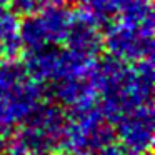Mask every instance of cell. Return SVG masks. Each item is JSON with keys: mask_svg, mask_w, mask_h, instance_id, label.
I'll return each instance as SVG.
<instances>
[{"mask_svg": "<svg viewBox=\"0 0 155 155\" xmlns=\"http://www.w3.org/2000/svg\"><path fill=\"white\" fill-rule=\"evenodd\" d=\"M0 48L5 58H15L24 48L20 42L18 15L8 7L5 0H0Z\"/></svg>", "mask_w": 155, "mask_h": 155, "instance_id": "9", "label": "cell"}, {"mask_svg": "<svg viewBox=\"0 0 155 155\" xmlns=\"http://www.w3.org/2000/svg\"><path fill=\"white\" fill-rule=\"evenodd\" d=\"M74 2H82V0H74Z\"/></svg>", "mask_w": 155, "mask_h": 155, "instance_id": "15", "label": "cell"}, {"mask_svg": "<svg viewBox=\"0 0 155 155\" xmlns=\"http://www.w3.org/2000/svg\"><path fill=\"white\" fill-rule=\"evenodd\" d=\"M65 44L68 50L74 54L97 60V55L104 48L102 27L80 8L72 14Z\"/></svg>", "mask_w": 155, "mask_h": 155, "instance_id": "7", "label": "cell"}, {"mask_svg": "<svg viewBox=\"0 0 155 155\" xmlns=\"http://www.w3.org/2000/svg\"><path fill=\"white\" fill-rule=\"evenodd\" d=\"M12 135H14V132H12L10 125L0 122V153L8 147V143L12 140Z\"/></svg>", "mask_w": 155, "mask_h": 155, "instance_id": "13", "label": "cell"}, {"mask_svg": "<svg viewBox=\"0 0 155 155\" xmlns=\"http://www.w3.org/2000/svg\"><path fill=\"white\" fill-rule=\"evenodd\" d=\"M0 155H34V153H32V152H28L27 148H24V147H20V145L14 143V142L10 140L8 147L5 148V150L2 152Z\"/></svg>", "mask_w": 155, "mask_h": 155, "instance_id": "14", "label": "cell"}, {"mask_svg": "<svg viewBox=\"0 0 155 155\" xmlns=\"http://www.w3.org/2000/svg\"><path fill=\"white\" fill-rule=\"evenodd\" d=\"M115 137L120 138V143L130 150L143 155L148 153L153 142V108L152 104L135 107L124 114L115 122Z\"/></svg>", "mask_w": 155, "mask_h": 155, "instance_id": "6", "label": "cell"}, {"mask_svg": "<svg viewBox=\"0 0 155 155\" xmlns=\"http://www.w3.org/2000/svg\"><path fill=\"white\" fill-rule=\"evenodd\" d=\"M98 155H140V153L130 150L124 143H114L112 142V143L105 145L102 150H98Z\"/></svg>", "mask_w": 155, "mask_h": 155, "instance_id": "12", "label": "cell"}, {"mask_svg": "<svg viewBox=\"0 0 155 155\" xmlns=\"http://www.w3.org/2000/svg\"><path fill=\"white\" fill-rule=\"evenodd\" d=\"M92 75L55 82V84H52V88H54L52 94L64 107H68L70 110L92 107V105H95L98 97Z\"/></svg>", "mask_w": 155, "mask_h": 155, "instance_id": "8", "label": "cell"}, {"mask_svg": "<svg viewBox=\"0 0 155 155\" xmlns=\"http://www.w3.org/2000/svg\"><path fill=\"white\" fill-rule=\"evenodd\" d=\"M94 84L100 97V112L114 125L135 107L152 104L153 58L127 64L110 57L94 68Z\"/></svg>", "mask_w": 155, "mask_h": 155, "instance_id": "1", "label": "cell"}, {"mask_svg": "<svg viewBox=\"0 0 155 155\" xmlns=\"http://www.w3.org/2000/svg\"><path fill=\"white\" fill-rule=\"evenodd\" d=\"M52 2H55V0H7L8 7L22 17H28V15H34L44 10Z\"/></svg>", "mask_w": 155, "mask_h": 155, "instance_id": "11", "label": "cell"}, {"mask_svg": "<svg viewBox=\"0 0 155 155\" xmlns=\"http://www.w3.org/2000/svg\"><path fill=\"white\" fill-rule=\"evenodd\" d=\"M72 14L60 4L52 2L44 10L25 17L20 24V42L28 52L55 47L65 42Z\"/></svg>", "mask_w": 155, "mask_h": 155, "instance_id": "5", "label": "cell"}, {"mask_svg": "<svg viewBox=\"0 0 155 155\" xmlns=\"http://www.w3.org/2000/svg\"><path fill=\"white\" fill-rule=\"evenodd\" d=\"M42 102V84L14 58L0 60V122L14 127Z\"/></svg>", "mask_w": 155, "mask_h": 155, "instance_id": "2", "label": "cell"}, {"mask_svg": "<svg viewBox=\"0 0 155 155\" xmlns=\"http://www.w3.org/2000/svg\"><path fill=\"white\" fill-rule=\"evenodd\" d=\"M82 10L94 18L100 27L107 25L115 17V8L112 0H82Z\"/></svg>", "mask_w": 155, "mask_h": 155, "instance_id": "10", "label": "cell"}, {"mask_svg": "<svg viewBox=\"0 0 155 155\" xmlns=\"http://www.w3.org/2000/svg\"><path fill=\"white\" fill-rule=\"evenodd\" d=\"M97 62L92 58H85L74 52L58 50V48H42L37 52H30L25 68L37 82L55 84L65 78L90 77Z\"/></svg>", "mask_w": 155, "mask_h": 155, "instance_id": "4", "label": "cell"}, {"mask_svg": "<svg viewBox=\"0 0 155 155\" xmlns=\"http://www.w3.org/2000/svg\"><path fill=\"white\" fill-rule=\"evenodd\" d=\"M104 47L110 57L127 64L153 57V22H134L118 18L108 22L104 34Z\"/></svg>", "mask_w": 155, "mask_h": 155, "instance_id": "3", "label": "cell"}]
</instances>
